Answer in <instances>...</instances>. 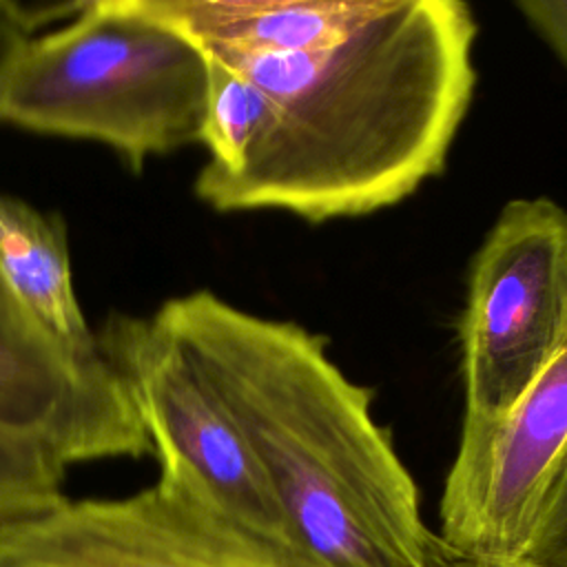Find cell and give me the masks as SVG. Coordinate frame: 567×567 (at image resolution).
I'll use <instances>...</instances> for the list:
<instances>
[{"instance_id":"1","label":"cell","mask_w":567,"mask_h":567,"mask_svg":"<svg viewBox=\"0 0 567 567\" xmlns=\"http://www.w3.org/2000/svg\"><path fill=\"white\" fill-rule=\"evenodd\" d=\"M474 40L465 0H392L308 47L219 64L239 80L208 117L197 197L308 221L399 204L445 166Z\"/></svg>"},{"instance_id":"2","label":"cell","mask_w":567,"mask_h":567,"mask_svg":"<svg viewBox=\"0 0 567 567\" xmlns=\"http://www.w3.org/2000/svg\"><path fill=\"white\" fill-rule=\"evenodd\" d=\"M157 312L252 450L299 567H430L414 478L326 337L210 290Z\"/></svg>"},{"instance_id":"3","label":"cell","mask_w":567,"mask_h":567,"mask_svg":"<svg viewBox=\"0 0 567 567\" xmlns=\"http://www.w3.org/2000/svg\"><path fill=\"white\" fill-rule=\"evenodd\" d=\"M206 55L177 31L97 4L29 38L0 97V122L115 148L133 168L202 140Z\"/></svg>"},{"instance_id":"4","label":"cell","mask_w":567,"mask_h":567,"mask_svg":"<svg viewBox=\"0 0 567 567\" xmlns=\"http://www.w3.org/2000/svg\"><path fill=\"white\" fill-rule=\"evenodd\" d=\"M97 337L157 458V481L290 556L252 450L159 312L113 315Z\"/></svg>"},{"instance_id":"5","label":"cell","mask_w":567,"mask_h":567,"mask_svg":"<svg viewBox=\"0 0 567 567\" xmlns=\"http://www.w3.org/2000/svg\"><path fill=\"white\" fill-rule=\"evenodd\" d=\"M465 416H503L567 343V210L507 202L485 235L458 328Z\"/></svg>"},{"instance_id":"6","label":"cell","mask_w":567,"mask_h":567,"mask_svg":"<svg viewBox=\"0 0 567 567\" xmlns=\"http://www.w3.org/2000/svg\"><path fill=\"white\" fill-rule=\"evenodd\" d=\"M0 567H299L284 549L155 481L0 520Z\"/></svg>"},{"instance_id":"7","label":"cell","mask_w":567,"mask_h":567,"mask_svg":"<svg viewBox=\"0 0 567 567\" xmlns=\"http://www.w3.org/2000/svg\"><path fill=\"white\" fill-rule=\"evenodd\" d=\"M567 450V343L494 421H463L439 501V536L454 549L514 563Z\"/></svg>"},{"instance_id":"8","label":"cell","mask_w":567,"mask_h":567,"mask_svg":"<svg viewBox=\"0 0 567 567\" xmlns=\"http://www.w3.org/2000/svg\"><path fill=\"white\" fill-rule=\"evenodd\" d=\"M0 430L49 443L66 465L126 458L0 279Z\"/></svg>"},{"instance_id":"9","label":"cell","mask_w":567,"mask_h":567,"mask_svg":"<svg viewBox=\"0 0 567 567\" xmlns=\"http://www.w3.org/2000/svg\"><path fill=\"white\" fill-rule=\"evenodd\" d=\"M390 0H102L151 18L190 40L208 62L226 64L319 42Z\"/></svg>"},{"instance_id":"10","label":"cell","mask_w":567,"mask_h":567,"mask_svg":"<svg viewBox=\"0 0 567 567\" xmlns=\"http://www.w3.org/2000/svg\"><path fill=\"white\" fill-rule=\"evenodd\" d=\"M66 467L49 443L0 430V520L62 501Z\"/></svg>"},{"instance_id":"11","label":"cell","mask_w":567,"mask_h":567,"mask_svg":"<svg viewBox=\"0 0 567 567\" xmlns=\"http://www.w3.org/2000/svg\"><path fill=\"white\" fill-rule=\"evenodd\" d=\"M520 567H567V450L538 503Z\"/></svg>"},{"instance_id":"12","label":"cell","mask_w":567,"mask_h":567,"mask_svg":"<svg viewBox=\"0 0 567 567\" xmlns=\"http://www.w3.org/2000/svg\"><path fill=\"white\" fill-rule=\"evenodd\" d=\"M102 0H0L2 9L27 33L69 18H78Z\"/></svg>"},{"instance_id":"13","label":"cell","mask_w":567,"mask_h":567,"mask_svg":"<svg viewBox=\"0 0 567 567\" xmlns=\"http://www.w3.org/2000/svg\"><path fill=\"white\" fill-rule=\"evenodd\" d=\"M516 4L567 66V0H516Z\"/></svg>"},{"instance_id":"14","label":"cell","mask_w":567,"mask_h":567,"mask_svg":"<svg viewBox=\"0 0 567 567\" xmlns=\"http://www.w3.org/2000/svg\"><path fill=\"white\" fill-rule=\"evenodd\" d=\"M29 42V33L20 29L0 4V97L13 75V69Z\"/></svg>"},{"instance_id":"15","label":"cell","mask_w":567,"mask_h":567,"mask_svg":"<svg viewBox=\"0 0 567 567\" xmlns=\"http://www.w3.org/2000/svg\"><path fill=\"white\" fill-rule=\"evenodd\" d=\"M430 567H520L518 563H505V560H492L481 556L463 554L454 547H450L436 532L430 540Z\"/></svg>"}]
</instances>
